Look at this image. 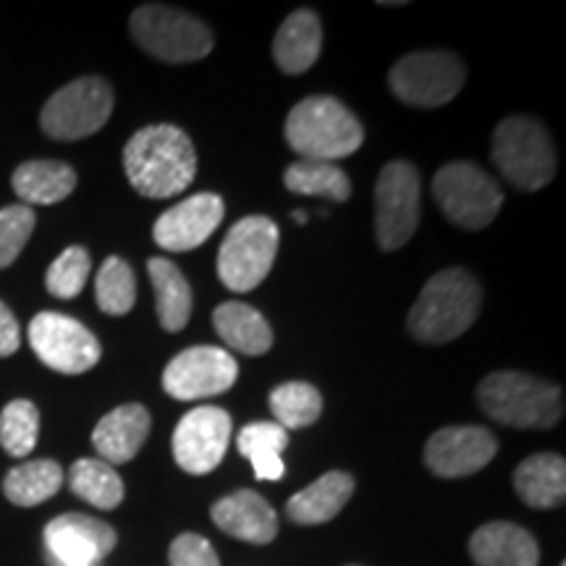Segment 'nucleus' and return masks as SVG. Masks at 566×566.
I'll use <instances>...</instances> for the list:
<instances>
[{"mask_svg": "<svg viewBox=\"0 0 566 566\" xmlns=\"http://www.w3.org/2000/svg\"><path fill=\"white\" fill-rule=\"evenodd\" d=\"M422 216L420 174L412 163L391 160L375 181V237L384 252L401 250Z\"/></svg>", "mask_w": 566, "mask_h": 566, "instance_id": "nucleus-10", "label": "nucleus"}, {"mask_svg": "<svg viewBox=\"0 0 566 566\" xmlns=\"http://www.w3.org/2000/svg\"><path fill=\"white\" fill-rule=\"evenodd\" d=\"M294 218H296V223H307V212L296 210V212H294Z\"/></svg>", "mask_w": 566, "mask_h": 566, "instance_id": "nucleus-38", "label": "nucleus"}, {"mask_svg": "<svg viewBox=\"0 0 566 566\" xmlns=\"http://www.w3.org/2000/svg\"><path fill=\"white\" fill-rule=\"evenodd\" d=\"M231 415L221 407H197L174 430V459L189 475H210L231 441Z\"/></svg>", "mask_w": 566, "mask_h": 566, "instance_id": "nucleus-15", "label": "nucleus"}, {"mask_svg": "<svg viewBox=\"0 0 566 566\" xmlns=\"http://www.w3.org/2000/svg\"><path fill=\"white\" fill-rule=\"evenodd\" d=\"M289 446V433L275 422H250L239 430L237 449L254 467V478L279 483L286 475L283 464V449Z\"/></svg>", "mask_w": 566, "mask_h": 566, "instance_id": "nucleus-27", "label": "nucleus"}, {"mask_svg": "<svg viewBox=\"0 0 566 566\" xmlns=\"http://www.w3.org/2000/svg\"><path fill=\"white\" fill-rule=\"evenodd\" d=\"M111 113V84L101 76H82L51 95L40 113V126L51 139L76 142L101 132L108 124Z\"/></svg>", "mask_w": 566, "mask_h": 566, "instance_id": "nucleus-11", "label": "nucleus"}, {"mask_svg": "<svg viewBox=\"0 0 566 566\" xmlns=\"http://www.w3.org/2000/svg\"><path fill=\"white\" fill-rule=\"evenodd\" d=\"M42 541L48 566H103L116 548L118 535L103 520L69 512L48 522Z\"/></svg>", "mask_w": 566, "mask_h": 566, "instance_id": "nucleus-14", "label": "nucleus"}, {"mask_svg": "<svg viewBox=\"0 0 566 566\" xmlns=\"http://www.w3.org/2000/svg\"><path fill=\"white\" fill-rule=\"evenodd\" d=\"M433 195L446 221L464 231L491 226L504 205V192L483 168L470 160H454L433 176Z\"/></svg>", "mask_w": 566, "mask_h": 566, "instance_id": "nucleus-8", "label": "nucleus"}, {"mask_svg": "<svg viewBox=\"0 0 566 566\" xmlns=\"http://www.w3.org/2000/svg\"><path fill=\"white\" fill-rule=\"evenodd\" d=\"M69 488L101 512H113L124 501V480L103 459H76L69 470Z\"/></svg>", "mask_w": 566, "mask_h": 566, "instance_id": "nucleus-30", "label": "nucleus"}, {"mask_svg": "<svg viewBox=\"0 0 566 566\" xmlns=\"http://www.w3.org/2000/svg\"><path fill=\"white\" fill-rule=\"evenodd\" d=\"M354 493V478L349 472L331 470L323 478H317L313 485H307L304 491L294 493L286 504V516L294 525L315 527L325 525L342 509L349 504Z\"/></svg>", "mask_w": 566, "mask_h": 566, "instance_id": "nucleus-22", "label": "nucleus"}, {"mask_svg": "<svg viewBox=\"0 0 566 566\" xmlns=\"http://www.w3.org/2000/svg\"><path fill=\"white\" fill-rule=\"evenodd\" d=\"M478 405L491 420L520 430H548L564 417L562 388L520 370L491 373L478 386Z\"/></svg>", "mask_w": 566, "mask_h": 566, "instance_id": "nucleus-4", "label": "nucleus"}, {"mask_svg": "<svg viewBox=\"0 0 566 566\" xmlns=\"http://www.w3.org/2000/svg\"><path fill=\"white\" fill-rule=\"evenodd\" d=\"M63 485V470L53 459H32L6 472L3 493L13 506H40L51 501Z\"/></svg>", "mask_w": 566, "mask_h": 566, "instance_id": "nucleus-28", "label": "nucleus"}, {"mask_svg": "<svg viewBox=\"0 0 566 566\" xmlns=\"http://www.w3.org/2000/svg\"><path fill=\"white\" fill-rule=\"evenodd\" d=\"M495 168L522 192H537L556 176V150L546 126L530 116H509L491 139Z\"/></svg>", "mask_w": 566, "mask_h": 566, "instance_id": "nucleus-5", "label": "nucleus"}, {"mask_svg": "<svg viewBox=\"0 0 566 566\" xmlns=\"http://www.w3.org/2000/svg\"><path fill=\"white\" fill-rule=\"evenodd\" d=\"M34 210L27 205H9L0 210V271L17 263L34 231Z\"/></svg>", "mask_w": 566, "mask_h": 566, "instance_id": "nucleus-35", "label": "nucleus"}, {"mask_svg": "<svg viewBox=\"0 0 566 566\" xmlns=\"http://www.w3.org/2000/svg\"><path fill=\"white\" fill-rule=\"evenodd\" d=\"M268 405H271L275 424H281L283 430L310 428L323 415L321 391L313 384H302V380H289V384L275 386Z\"/></svg>", "mask_w": 566, "mask_h": 566, "instance_id": "nucleus-31", "label": "nucleus"}, {"mask_svg": "<svg viewBox=\"0 0 566 566\" xmlns=\"http://www.w3.org/2000/svg\"><path fill=\"white\" fill-rule=\"evenodd\" d=\"M216 334L223 338L226 346L247 354V357H260L273 346L271 325L258 310L244 302H223L212 313Z\"/></svg>", "mask_w": 566, "mask_h": 566, "instance_id": "nucleus-26", "label": "nucleus"}, {"mask_svg": "<svg viewBox=\"0 0 566 566\" xmlns=\"http://www.w3.org/2000/svg\"><path fill=\"white\" fill-rule=\"evenodd\" d=\"M40 436V412L32 401L13 399L0 412V446L6 454L24 459L32 454Z\"/></svg>", "mask_w": 566, "mask_h": 566, "instance_id": "nucleus-33", "label": "nucleus"}, {"mask_svg": "<svg viewBox=\"0 0 566 566\" xmlns=\"http://www.w3.org/2000/svg\"><path fill=\"white\" fill-rule=\"evenodd\" d=\"M150 412L142 405L111 409L92 430V446L105 464L116 467L132 462L150 436Z\"/></svg>", "mask_w": 566, "mask_h": 566, "instance_id": "nucleus-19", "label": "nucleus"}, {"mask_svg": "<svg viewBox=\"0 0 566 566\" xmlns=\"http://www.w3.org/2000/svg\"><path fill=\"white\" fill-rule=\"evenodd\" d=\"M281 231L268 216H247L226 233L218 250V279L229 292L247 294L268 279L279 254Z\"/></svg>", "mask_w": 566, "mask_h": 566, "instance_id": "nucleus-7", "label": "nucleus"}, {"mask_svg": "<svg viewBox=\"0 0 566 566\" xmlns=\"http://www.w3.org/2000/svg\"><path fill=\"white\" fill-rule=\"evenodd\" d=\"M92 260L90 252L84 247H69L59 258L53 260V265L45 273V289L48 294H53L55 300H74L82 294L84 283L90 279Z\"/></svg>", "mask_w": 566, "mask_h": 566, "instance_id": "nucleus-34", "label": "nucleus"}, {"mask_svg": "<svg viewBox=\"0 0 566 566\" xmlns=\"http://www.w3.org/2000/svg\"><path fill=\"white\" fill-rule=\"evenodd\" d=\"M562 566H566V564H562Z\"/></svg>", "mask_w": 566, "mask_h": 566, "instance_id": "nucleus-39", "label": "nucleus"}, {"mask_svg": "<svg viewBox=\"0 0 566 566\" xmlns=\"http://www.w3.org/2000/svg\"><path fill=\"white\" fill-rule=\"evenodd\" d=\"M470 556L478 566H537L541 548L530 530L514 522H488L470 537Z\"/></svg>", "mask_w": 566, "mask_h": 566, "instance_id": "nucleus-20", "label": "nucleus"}, {"mask_svg": "<svg viewBox=\"0 0 566 566\" xmlns=\"http://www.w3.org/2000/svg\"><path fill=\"white\" fill-rule=\"evenodd\" d=\"M499 441L483 424H449L424 443V467L438 478H470L493 462Z\"/></svg>", "mask_w": 566, "mask_h": 566, "instance_id": "nucleus-16", "label": "nucleus"}, {"mask_svg": "<svg viewBox=\"0 0 566 566\" xmlns=\"http://www.w3.org/2000/svg\"><path fill=\"white\" fill-rule=\"evenodd\" d=\"M239 365L221 346H189L163 370V391L176 401L221 396L237 384Z\"/></svg>", "mask_w": 566, "mask_h": 566, "instance_id": "nucleus-13", "label": "nucleus"}, {"mask_svg": "<svg viewBox=\"0 0 566 566\" xmlns=\"http://www.w3.org/2000/svg\"><path fill=\"white\" fill-rule=\"evenodd\" d=\"M11 187L21 205H59L76 189V171L61 160H27L13 171Z\"/></svg>", "mask_w": 566, "mask_h": 566, "instance_id": "nucleus-25", "label": "nucleus"}, {"mask_svg": "<svg viewBox=\"0 0 566 566\" xmlns=\"http://www.w3.org/2000/svg\"><path fill=\"white\" fill-rule=\"evenodd\" d=\"M95 300L105 315H126L137 302V279L122 258H108L95 279Z\"/></svg>", "mask_w": 566, "mask_h": 566, "instance_id": "nucleus-32", "label": "nucleus"}, {"mask_svg": "<svg viewBox=\"0 0 566 566\" xmlns=\"http://www.w3.org/2000/svg\"><path fill=\"white\" fill-rule=\"evenodd\" d=\"M21 346V328L17 315L0 302V357H11Z\"/></svg>", "mask_w": 566, "mask_h": 566, "instance_id": "nucleus-37", "label": "nucleus"}, {"mask_svg": "<svg viewBox=\"0 0 566 566\" xmlns=\"http://www.w3.org/2000/svg\"><path fill=\"white\" fill-rule=\"evenodd\" d=\"M168 564L171 566H221L216 548L208 537L197 533H181L174 537L171 548H168Z\"/></svg>", "mask_w": 566, "mask_h": 566, "instance_id": "nucleus-36", "label": "nucleus"}, {"mask_svg": "<svg viewBox=\"0 0 566 566\" xmlns=\"http://www.w3.org/2000/svg\"><path fill=\"white\" fill-rule=\"evenodd\" d=\"M514 491L530 509H556L566 501V462L558 454H533L514 470Z\"/></svg>", "mask_w": 566, "mask_h": 566, "instance_id": "nucleus-24", "label": "nucleus"}, {"mask_svg": "<svg viewBox=\"0 0 566 566\" xmlns=\"http://www.w3.org/2000/svg\"><path fill=\"white\" fill-rule=\"evenodd\" d=\"M124 171L134 192L150 200L181 195L197 174V153L187 132L174 124L145 126L124 147Z\"/></svg>", "mask_w": 566, "mask_h": 566, "instance_id": "nucleus-1", "label": "nucleus"}, {"mask_svg": "<svg viewBox=\"0 0 566 566\" xmlns=\"http://www.w3.org/2000/svg\"><path fill=\"white\" fill-rule=\"evenodd\" d=\"M226 216L218 195L200 192L168 208L153 226V239L166 252H192L208 242Z\"/></svg>", "mask_w": 566, "mask_h": 566, "instance_id": "nucleus-17", "label": "nucleus"}, {"mask_svg": "<svg viewBox=\"0 0 566 566\" xmlns=\"http://www.w3.org/2000/svg\"><path fill=\"white\" fill-rule=\"evenodd\" d=\"M483 289L464 268H446L422 286L407 317V328L420 344H449L478 321Z\"/></svg>", "mask_w": 566, "mask_h": 566, "instance_id": "nucleus-2", "label": "nucleus"}, {"mask_svg": "<svg viewBox=\"0 0 566 566\" xmlns=\"http://www.w3.org/2000/svg\"><path fill=\"white\" fill-rule=\"evenodd\" d=\"M283 187L294 195L325 197V200L346 202L352 197V181L336 163L294 160L283 171Z\"/></svg>", "mask_w": 566, "mask_h": 566, "instance_id": "nucleus-29", "label": "nucleus"}, {"mask_svg": "<svg viewBox=\"0 0 566 566\" xmlns=\"http://www.w3.org/2000/svg\"><path fill=\"white\" fill-rule=\"evenodd\" d=\"M30 344L40 363L63 375H82L101 363V342L74 317L40 313L30 323Z\"/></svg>", "mask_w": 566, "mask_h": 566, "instance_id": "nucleus-12", "label": "nucleus"}, {"mask_svg": "<svg viewBox=\"0 0 566 566\" xmlns=\"http://www.w3.org/2000/svg\"><path fill=\"white\" fill-rule=\"evenodd\" d=\"M323 48V24L315 11L300 9L283 19L273 40V59L283 74H304L315 66Z\"/></svg>", "mask_w": 566, "mask_h": 566, "instance_id": "nucleus-21", "label": "nucleus"}, {"mask_svg": "<svg viewBox=\"0 0 566 566\" xmlns=\"http://www.w3.org/2000/svg\"><path fill=\"white\" fill-rule=\"evenodd\" d=\"M467 69L449 51H417L399 59L388 71V87L396 101L412 108H441L462 92Z\"/></svg>", "mask_w": 566, "mask_h": 566, "instance_id": "nucleus-9", "label": "nucleus"}, {"mask_svg": "<svg viewBox=\"0 0 566 566\" xmlns=\"http://www.w3.org/2000/svg\"><path fill=\"white\" fill-rule=\"evenodd\" d=\"M129 32L142 51L163 63L202 61L212 51V32L205 21L163 3L139 6Z\"/></svg>", "mask_w": 566, "mask_h": 566, "instance_id": "nucleus-6", "label": "nucleus"}, {"mask_svg": "<svg viewBox=\"0 0 566 566\" xmlns=\"http://www.w3.org/2000/svg\"><path fill=\"white\" fill-rule=\"evenodd\" d=\"M147 275H150L153 292H155V313L158 323L168 334H179L187 328L189 317H192V286H189L187 275L166 258L147 260Z\"/></svg>", "mask_w": 566, "mask_h": 566, "instance_id": "nucleus-23", "label": "nucleus"}, {"mask_svg": "<svg viewBox=\"0 0 566 566\" xmlns=\"http://www.w3.org/2000/svg\"><path fill=\"white\" fill-rule=\"evenodd\" d=\"M210 516L221 533L252 543V546H268L279 535V514L254 491H237L216 501Z\"/></svg>", "mask_w": 566, "mask_h": 566, "instance_id": "nucleus-18", "label": "nucleus"}, {"mask_svg": "<svg viewBox=\"0 0 566 566\" xmlns=\"http://www.w3.org/2000/svg\"><path fill=\"white\" fill-rule=\"evenodd\" d=\"M283 137L302 160L336 163L363 147L365 129L342 101L313 95L296 103L289 113Z\"/></svg>", "mask_w": 566, "mask_h": 566, "instance_id": "nucleus-3", "label": "nucleus"}]
</instances>
